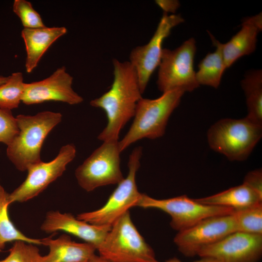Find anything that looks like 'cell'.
Segmentation results:
<instances>
[{
  "instance_id": "cell-1",
  "label": "cell",
  "mask_w": 262,
  "mask_h": 262,
  "mask_svg": "<svg viewBox=\"0 0 262 262\" xmlns=\"http://www.w3.org/2000/svg\"><path fill=\"white\" fill-rule=\"evenodd\" d=\"M114 81L110 89L90 102L103 110L107 123L98 134L102 142L119 140L121 130L133 117L136 106L142 98L136 71L129 61H113Z\"/></svg>"
},
{
  "instance_id": "cell-2",
  "label": "cell",
  "mask_w": 262,
  "mask_h": 262,
  "mask_svg": "<svg viewBox=\"0 0 262 262\" xmlns=\"http://www.w3.org/2000/svg\"><path fill=\"white\" fill-rule=\"evenodd\" d=\"M16 118L19 132L7 146L6 155L18 170L25 171L41 161L43 142L50 131L61 122L62 115L46 111L33 115H19Z\"/></svg>"
},
{
  "instance_id": "cell-3",
  "label": "cell",
  "mask_w": 262,
  "mask_h": 262,
  "mask_svg": "<svg viewBox=\"0 0 262 262\" xmlns=\"http://www.w3.org/2000/svg\"><path fill=\"white\" fill-rule=\"evenodd\" d=\"M184 93L178 89L164 93L155 99L142 98L137 104L129 131L118 141L120 152L138 140L163 136L169 118L179 105Z\"/></svg>"
},
{
  "instance_id": "cell-4",
  "label": "cell",
  "mask_w": 262,
  "mask_h": 262,
  "mask_svg": "<svg viewBox=\"0 0 262 262\" xmlns=\"http://www.w3.org/2000/svg\"><path fill=\"white\" fill-rule=\"evenodd\" d=\"M262 136V126L246 117L224 118L213 124L207 132L210 147L231 161L246 159Z\"/></svg>"
},
{
  "instance_id": "cell-5",
  "label": "cell",
  "mask_w": 262,
  "mask_h": 262,
  "mask_svg": "<svg viewBox=\"0 0 262 262\" xmlns=\"http://www.w3.org/2000/svg\"><path fill=\"white\" fill-rule=\"evenodd\" d=\"M97 250L112 262H160L133 223L129 211L112 225Z\"/></svg>"
},
{
  "instance_id": "cell-6",
  "label": "cell",
  "mask_w": 262,
  "mask_h": 262,
  "mask_svg": "<svg viewBox=\"0 0 262 262\" xmlns=\"http://www.w3.org/2000/svg\"><path fill=\"white\" fill-rule=\"evenodd\" d=\"M142 155V147L134 148L129 156L128 175L117 184L106 203L98 210L79 213L76 217L92 225L111 227L131 208L136 206L142 194L136 182Z\"/></svg>"
},
{
  "instance_id": "cell-7",
  "label": "cell",
  "mask_w": 262,
  "mask_h": 262,
  "mask_svg": "<svg viewBox=\"0 0 262 262\" xmlns=\"http://www.w3.org/2000/svg\"><path fill=\"white\" fill-rule=\"evenodd\" d=\"M196 49L194 38L174 49H163L157 81L161 92L164 93L178 89L192 92L199 86L194 68Z\"/></svg>"
},
{
  "instance_id": "cell-8",
  "label": "cell",
  "mask_w": 262,
  "mask_h": 262,
  "mask_svg": "<svg viewBox=\"0 0 262 262\" xmlns=\"http://www.w3.org/2000/svg\"><path fill=\"white\" fill-rule=\"evenodd\" d=\"M118 141H108L96 148L76 169L80 186L87 192L112 184L124 178L120 168Z\"/></svg>"
},
{
  "instance_id": "cell-9",
  "label": "cell",
  "mask_w": 262,
  "mask_h": 262,
  "mask_svg": "<svg viewBox=\"0 0 262 262\" xmlns=\"http://www.w3.org/2000/svg\"><path fill=\"white\" fill-rule=\"evenodd\" d=\"M136 206L158 209L168 214L171 217L170 226L178 232L188 229L204 219L233 214L235 212L230 208L200 203L186 195L159 199L142 194Z\"/></svg>"
},
{
  "instance_id": "cell-10",
  "label": "cell",
  "mask_w": 262,
  "mask_h": 262,
  "mask_svg": "<svg viewBox=\"0 0 262 262\" xmlns=\"http://www.w3.org/2000/svg\"><path fill=\"white\" fill-rule=\"evenodd\" d=\"M76 154L75 146L72 144L63 146L56 157L48 162L42 161L31 165L27 170L25 180L11 194L8 201L9 205L14 202H24L33 199L42 193L51 183L61 177L67 165Z\"/></svg>"
},
{
  "instance_id": "cell-11",
  "label": "cell",
  "mask_w": 262,
  "mask_h": 262,
  "mask_svg": "<svg viewBox=\"0 0 262 262\" xmlns=\"http://www.w3.org/2000/svg\"><path fill=\"white\" fill-rule=\"evenodd\" d=\"M237 231L234 213L204 219L192 227L179 231L174 242L186 257L197 255L203 247L214 244Z\"/></svg>"
},
{
  "instance_id": "cell-12",
  "label": "cell",
  "mask_w": 262,
  "mask_h": 262,
  "mask_svg": "<svg viewBox=\"0 0 262 262\" xmlns=\"http://www.w3.org/2000/svg\"><path fill=\"white\" fill-rule=\"evenodd\" d=\"M184 21L180 15L164 13L151 38L143 46L133 49L129 56V62L135 69L140 89L145 91L149 79L161 62L164 39L172 29Z\"/></svg>"
},
{
  "instance_id": "cell-13",
  "label": "cell",
  "mask_w": 262,
  "mask_h": 262,
  "mask_svg": "<svg viewBox=\"0 0 262 262\" xmlns=\"http://www.w3.org/2000/svg\"><path fill=\"white\" fill-rule=\"evenodd\" d=\"M262 254V234L235 231L202 247L197 255L221 262H258Z\"/></svg>"
},
{
  "instance_id": "cell-14",
  "label": "cell",
  "mask_w": 262,
  "mask_h": 262,
  "mask_svg": "<svg viewBox=\"0 0 262 262\" xmlns=\"http://www.w3.org/2000/svg\"><path fill=\"white\" fill-rule=\"evenodd\" d=\"M73 78L66 68H57L51 75L42 80L25 83L21 102L26 105L56 101L70 105L81 103L83 98L72 88Z\"/></svg>"
},
{
  "instance_id": "cell-15",
  "label": "cell",
  "mask_w": 262,
  "mask_h": 262,
  "mask_svg": "<svg viewBox=\"0 0 262 262\" xmlns=\"http://www.w3.org/2000/svg\"><path fill=\"white\" fill-rule=\"evenodd\" d=\"M111 228L91 224L78 219L70 213L51 211L46 214L40 229L47 233L62 231L70 234L93 245L97 250Z\"/></svg>"
},
{
  "instance_id": "cell-16",
  "label": "cell",
  "mask_w": 262,
  "mask_h": 262,
  "mask_svg": "<svg viewBox=\"0 0 262 262\" xmlns=\"http://www.w3.org/2000/svg\"><path fill=\"white\" fill-rule=\"evenodd\" d=\"M262 29V14L245 18L241 30L225 44L221 43L227 68L244 55L253 53L256 48L257 36Z\"/></svg>"
},
{
  "instance_id": "cell-17",
  "label": "cell",
  "mask_w": 262,
  "mask_h": 262,
  "mask_svg": "<svg viewBox=\"0 0 262 262\" xmlns=\"http://www.w3.org/2000/svg\"><path fill=\"white\" fill-rule=\"evenodd\" d=\"M42 245L49 248L48 254L42 256L40 262H86L97 250L87 243H77L67 234H63L56 239H41Z\"/></svg>"
},
{
  "instance_id": "cell-18",
  "label": "cell",
  "mask_w": 262,
  "mask_h": 262,
  "mask_svg": "<svg viewBox=\"0 0 262 262\" xmlns=\"http://www.w3.org/2000/svg\"><path fill=\"white\" fill-rule=\"evenodd\" d=\"M66 32L65 27L46 26L37 29L24 28L22 30L21 34L26 51L25 66L27 73L33 70L49 47Z\"/></svg>"
},
{
  "instance_id": "cell-19",
  "label": "cell",
  "mask_w": 262,
  "mask_h": 262,
  "mask_svg": "<svg viewBox=\"0 0 262 262\" xmlns=\"http://www.w3.org/2000/svg\"><path fill=\"white\" fill-rule=\"evenodd\" d=\"M195 200L200 203L229 207L238 211L262 203V196L243 183L216 194Z\"/></svg>"
},
{
  "instance_id": "cell-20",
  "label": "cell",
  "mask_w": 262,
  "mask_h": 262,
  "mask_svg": "<svg viewBox=\"0 0 262 262\" xmlns=\"http://www.w3.org/2000/svg\"><path fill=\"white\" fill-rule=\"evenodd\" d=\"M209 34L213 45L216 47L213 52L208 53L200 62L198 70L196 72V78L199 85L217 88L222 75L227 68L223 57L221 43L210 33Z\"/></svg>"
},
{
  "instance_id": "cell-21",
  "label": "cell",
  "mask_w": 262,
  "mask_h": 262,
  "mask_svg": "<svg viewBox=\"0 0 262 262\" xmlns=\"http://www.w3.org/2000/svg\"><path fill=\"white\" fill-rule=\"evenodd\" d=\"M246 97L247 114L246 116L262 126V72L255 70L248 72L241 81Z\"/></svg>"
},
{
  "instance_id": "cell-22",
  "label": "cell",
  "mask_w": 262,
  "mask_h": 262,
  "mask_svg": "<svg viewBox=\"0 0 262 262\" xmlns=\"http://www.w3.org/2000/svg\"><path fill=\"white\" fill-rule=\"evenodd\" d=\"M9 194L0 185V251L8 242L23 241L35 245H42L41 239L28 237L14 225L8 215Z\"/></svg>"
},
{
  "instance_id": "cell-23",
  "label": "cell",
  "mask_w": 262,
  "mask_h": 262,
  "mask_svg": "<svg viewBox=\"0 0 262 262\" xmlns=\"http://www.w3.org/2000/svg\"><path fill=\"white\" fill-rule=\"evenodd\" d=\"M23 74L16 72L0 85V109L11 111L18 107L24 91Z\"/></svg>"
},
{
  "instance_id": "cell-24",
  "label": "cell",
  "mask_w": 262,
  "mask_h": 262,
  "mask_svg": "<svg viewBox=\"0 0 262 262\" xmlns=\"http://www.w3.org/2000/svg\"><path fill=\"white\" fill-rule=\"evenodd\" d=\"M237 231L262 234V203L235 211Z\"/></svg>"
},
{
  "instance_id": "cell-25",
  "label": "cell",
  "mask_w": 262,
  "mask_h": 262,
  "mask_svg": "<svg viewBox=\"0 0 262 262\" xmlns=\"http://www.w3.org/2000/svg\"><path fill=\"white\" fill-rule=\"evenodd\" d=\"M41 256L36 245L18 241L14 242L9 255L0 262H40Z\"/></svg>"
},
{
  "instance_id": "cell-26",
  "label": "cell",
  "mask_w": 262,
  "mask_h": 262,
  "mask_svg": "<svg viewBox=\"0 0 262 262\" xmlns=\"http://www.w3.org/2000/svg\"><path fill=\"white\" fill-rule=\"evenodd\" d=\"M13 11L19 18L24 28L37 29L45 27L39 14L26 0H15Z\"/></svg>"
},
{
  "instance_id": "cell-27",
  "label": "cell",
  "mask_w": 262,
  "mask_h": 262,
  "mask_svg": "<svg viewBox=\"0 0 262 262\" xmlns=\"http://www.w3.org/2000/svg\"><path fill=\"white\" fill-rule=\"evenodd\" d=\"M19 132L11 111L0 109V143L9 145Z\"/></svg>"
},
{
  "instance_id": "cell-28",
  "label": "cell",
  "mask_w": 262,
  "mask_h": 262,
  "mask_svg": "<svg viewBox=\"0 0 262 262\" xmlns=\"http://www.w3.org/2000/svg\"><path fill=\"white\" fill-rule=\"evenodd\" d=\"M243 183L262 196V170L255 169L249 172L245 176Z\"/></svg>"
},
{
  "instance_id": "cell-29",
  "label": "cell",
  "mask_w": 262,
  "mask_h": 262,
  "mask_svg": "<svg viewBox=\"0 0 262 262\" xmlns=\"http://www.w3.org/2000/svg\"><path fill=\"white\" fill-rule=\"evenodd\" d=\"M155 2L164 11V13L166 14L168 12L175 13L180 5L177 0H158Z\"/></svg>"
},
{
  "instance_id": "cell-30",
  "label": "cell",
  "mask_w": 262,
  "mask_h": 262,
  "mask_svg": "<svg viewBox=\"0 0 262 262\" xmlns=\"http://www.w3.org/2000/svg\"><path fill=\"white\" fill-rule=\"evenodd\" d=\"M165 262H181L179 259L176 258H173L170 259ZM194 262H221L217 260L209 258H201V259L198 261H195Z\"/></svg>"
},
{
  "instance_id": "cell-31",
  "label": "cell",
  "mask_w": 262,
  "mask_h": 262,
  "mask_svg": "<svg viewBox=\"0 0 262 262\" xmlns=\"http://www.w3.org/2000/svg\"><path fill=\"white\" fill-rule=\"evenodd\" d=\"M86 262H112L109 261L99 255L94 254Z\"/></svg>"
},
{
  "instance_id": "cell-32",
  "label": "cell",
  "mask_w": 262,
  "mask_h": 262,
  "mask_svg": "<svg viewBox=\"0 0 262 262\" xmlns=\"http://www.w3.org/2000/svg\"><path fill=\"white\" fill-rule=\"evenodd\" d=\"M9 76H4L0 75V85L6 82L8 80Z\"/></svg>"
},
{
  "instance_id": "cell-33",
  "label": "cell",
  "mask_w": 262,
  "mask_h": 262,
  "mask_svg": "<svg viewBox=\"0 0 262 262\" xmlns=\"http://www.w3.org/2000/svg\"></svg>"
}]
</instances>
